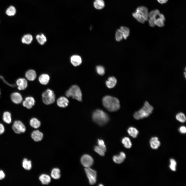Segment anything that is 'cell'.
I'll list each match as a JSON object with an SVG mask.
<instances>
[{"instance_id":"6da1fadb","label":"cell","mask_w":186,"mask_h":186,"mask_svg":"<svg viewBox=\"0 0 186 186\" xmlns=\"http://www.w3.org/2000/svg\"><path fill=\"white\" fill-rule=\"evenodd\" d=\"M104 107L109 111L113 112L118 110L120 107L119 100L117 98L110 96H106L102 99Z\"/></svg>"},{"instance_id":"7a4b0ae2","label":"cell","mask_w":186,"mask_h":186,"mask_svg":"<svg viewBox=\"0 0 186 186\" xmlns=\"http://www.w3.org/2000/svg\"><path fill=\"white\" fill-rule=\"evenodd\" d=\"M153 107L147 101H145L142 107L136 112L134 115L135 119L139 120L148 117L152 112Z\"/></svg>"},{"instance_id":"3957f363","label":"cell","mask_w":186,"mask_h":186,"mask_svg":"<svg viewBox=\"0 0 186 186\" xmlns=\"http://www.w3.org/2000/svg\"><path fill=\"white\" fill-rule=\"evenodd\" d=\"M92 118L94 121L99 125L102 126L107 123L109 120L107 114L102 110H97L93 113Z\"/></svg>"},{"instance_id":"277c9868","label":"cell","mask_w":186,"mask_h":186,"mask_svg":"<svg viewBox=\"0 0 186 186\" xmlns=\"http://www.w3.org/2000/svg\"><path fill=\"white\" fill-rule=\"evenodd\" d=\"M67 97H72L79 101L82 100V95L79 87L77 85H74L72 86L65 93Z\"/></svg>"},{"instance_id":"5b68a950","label":"cell","mask_w":186,"mask_h":186,"mask_svg":"<svg viewBox=\"0 0 186 186\" xmlns=\"http://www.w3.org/2000/svg\"><path fill=\"white\" fill-rule=\"evenodd\" d=\"M42 101L45 104L49 105L53 103L55 100V95L53 91L48 89L42 94Z\"/></svg>"},{"instance_id":"8992f818","label":"cell","mask_w":186,"mask_h":186,"mask_svg":"<svg viewBox=\"0 0 186 186\" xmlns=\"http://www.w3.org/2000/svg\"><path fill=\"white\" fill-rule=\"evenodd\" d=\"M12 128L14 132L18 134L24 133L26 130L25 125L21 121L19 120H16L14 122Z\"/></svg>"},{"instance_id":"52a82bcc","label":"cell","mask_w":186,"mask_h":186,"mask_svg":"<svg viewBox=\"0 0 186 186\" xmlns=\"http://www.w3.org/2000/svg\"><path fill=\"white\" fill-rule=\"evenodd\" d=\"M85 172L91 185L95 184L96 182L97 172L90 167L85 168Z\"/></svg>"},{"instance_id":"ba28073f","label":"cell","mask_w":186,"mask_h":186,"mask_svg":"<svg viewBox=\"0 0 186 186\" xmlns=\"http://www.w3.org/2000/svg\"><path fill=\"white\" fill-rule=\"evenodd\" d=\"M81 161L82 165L86 168L90 167L92 165L93 160L92 158L88 154H84L81 157Z\"/></svg>"},{"instance_id":"9c48e42d","label":"cell","mask_w":186,"mask_h":186,"mask_svg":"<svg viewBox=\"0 0 186 186\" xmlns=\"http://www.w3.org/2000/svg\"><path fill=\"white\" fill-rule=\"evenodd\" d=\"M18 89L20 90H24L27 87L28 82L26 79L20 78L17 80L16 82Z\"/></svg>"},{"instance_id":"30bf717a","label":"cell","mask_w":186,"mask_h":186,"mask_svg":"<svg viewBox=\"0 0 186 186\" xmlns=\"http://www.w3.org/2000/svg\"><path fill=\"white\" fill-rule=\"evenodd\" d=\"M35 103V100L33 97L28 96L26 97L22 102V105L24 107L30 109L34 105Z\"/></svg>"},{"instance_id":"8fae6325","label":"cell","mask_w":186,"mask_h":186,"mask_svg":"<svg viewBox=\"0 0 186 186\" xmlns=\"http://www.w3.org/2000/svg\"><path fill=\"white\" fill-rule=\"evenodd\" d=\"M10 98L12 101L16 104H19L22 102V96L20 93L18 92H14L12 93Z\"/></svg>"},{"instance_id":"7c38bea8","label":"cell","mask_w":186,"mask_h":186,"mask_svg":"<svg viewBox=\"0 0 186 186\" xmlns=\"http://www.w3.org/2000/svg\"><path fill=\"white\" fill-rule=\"evenodd\" d=\"M136 11L141 14L146 21L148 20L149 12L147 7L144 6H139L137 8Z\"/></svg>"},{"instance_id":"4fadbf2b","label":"cell","mask_w":186,"mask_h":186,"mask_svg":"<svg viewBox=\"0 0 186 186\" xmlns=\"http://www.w3.org/2000/svg\"><path fill=\"white\" fill-rule=\"evenodd\" d=\"M57 105L59 107L65 108L68 106L69 101L66 97L61 96L57 99Z\"/></svg>"},{"instance_id":"5bb4252c","label":"cell","mask_w":186,"mask_h":186,"mask_svg":"<svg viewBox=\"0 0 186 186\" xmlns=\"http://www.w3.org/2000/svg\"><path fill=\"white\" fill-rule=\"evenodd\" d=\"M32 138L35 142H38L42 140L43 134L38 130L34 131L31 135Z\"/></svg>"},{"instance_id":"9a60e30c","label":"cell","mask_w":186,"mask_h":186,"mask_svg":"<svg viewBox=\"0 0 186 186\" xmlns=\"http://www.w3.org/2000/svg\"><path fill=\"white\" fill-rule=\"evenodd\" d=\"M126 158V154L123 152H121L118 155L113 156V161L116 163L120 164L122 163Z\"/></svg>"},{"instance_id":"2e32d148","label":"cell","mask_w":186,"mask_h":186,"mask_svg":"<svg viewBox=\"0 0 186 186\" xmlns=\"http://www.w3.org/2000/svg\"><path fill=\"white\" fill-rule=\"evenodd\" d=\"M70 61L72 64L75 66L79 65L82 62L81 57L77 55L72 56L71 58Z\"/></svg>"},{"instance_id":"e0dca14e","label":"cell","mask_w":186,"mask_h":186,"mask_svg":"<svg viewBox=\"0 0 186 186\" xmlns=\"http://www.w3.org/2000/svg\"><path fill=\"white\" fill-rule=\"evenodd\" d=\"M150 143L151 148L154 149H157L160 145V143L157 137H152L150 140Z\"/></svg>"},{"instance_id":"ac0fdd59","label":"cell","mask_w":186,"mask_h":186,"mask_svg":"<svg viewBox=\"0 0 186 186\" xmlns=\"http://www.w3.org/2000/svg\"><path fill=\"white\" fill-rule=\"evenodd\" d=\"M25 76L26 79L30 81H33L36 78V74L35 71L33 69H30L26 73Z\"/></svg>"},{"instance_id":"d6986e66","label":"cell","mask_w":186,"mask_h":186,"mask_svg":"<svg viewBox=\"0 0 186 186\" xmlns=\"http://www.w3.org/2000/svg\"><path fill=\"white\" fill-rule=\"evenodd\" d=\"M117 83L116 79L114 76H111L109 77L106 81V84L108 88H112L115 87Z\"/></svg>"},{"instance_id":"ffe728a7","label":"cell","mask_w":186,"mask_h":186,"mask_svg":"<svg viewBox=\"0 0 186 186\" xmlns=\"http://www.w3.org/2000/svg\"><path fill=\"white\" fill-rule=\"evenodd\" d=\"M50 79V77L48 75L46 74H43L41 75L39 77L38 80L41 84L45 85L48 83Z\"/></svg>"},{"instance_id":"44dd1931","label":"cell","mask_w":186,"mask_h":186,"mask_svg":"<svg viewBox=\"0 0 186 186\" xmlns=\"http://www.w3.org/2000/svg\"><path fill=\"white\" fill-rule=\"evenodd\" d=\"M3 121L8 124L12 122L11 114L9 111H6L4 112L2 116Z\"/></svg>"},{"instance_id":"7402d4cb","label":"cell","mask_w":186,"mask_h":186,"mask_svg":"<svg viewBox=\"0 0 186 186\" xmlns=\"http://www.w3.org/2000/svg\"><path fill=\"white\" fill-rule=\"evenodd\" d=\"M33 40V36L29 34H26L24 35L21 40V42L23 43L27 44H30Z\"/></svg>"},{"instance_id":"603a6c76","label":"cell","mask_w":186,"mask_h":186,"mask_svg":"<svg viewBox=\"0 0 186 186\" xmlns=\"http://www.w3.org/2000/svg\"><path fill=\"white\" fill-rule=\"evenodd\" d=\"M39 179L43 184H48L51 181L50 177L45 174L41 175L40 176Z\"/></svg>"},{"instance_id":"cb8c5ba5","label":"cell","mask_w":186,"mask_h":186,"mask_svg":"<svg viewBox=\"0 0 186 186\" xmlns=\"http://www.w3.org/2000/svg\"><path fill=\"white\" fill-rule=\"evenodd\" d=\"M132 16L134 18L140 23L143 24L146 21L143 16L136 11L132 13Z\"/></svg>"},{"instance_id":"d4e9b609","label":"cell","mask_w":186,"mask_h":186,"mask_svg":"<svg viewBox=\"0 0 186 186\" xmlns=\"http://www.w3.org/2000/svg\"><path fill=\"white\" fill-rule=\"evenodd\" d=\"M95 8L98 10H101L104 7L105 3L103 0H95L93 3Z\"/></svg>"},{"instance_id":"484cf974","label":"cell","mask_w":186,"mask_h":186,"mask_svg":"<svg viewBox=\"0 0 186 186\" xmlns=\"http://www.w3.org/2000/svg\"><path fill=\"white\" fill-rule=\"evenodd\" d=\"M22 166L25 169L27 170H30L32 167L31 161L30 160H28L27 159L25 158L22 160Z\"/></svg>"},{"instance_id":"4316f807","label":"cell","mask_w":186,"mask_h":186,"mask_svg":"<svg viewBox=\"0 0 186 186\" xmlns=\"http://www.w3.org/2000/svg\"><path fill=\"white\" fill-rule=\"evenodd\" d=\"M29 123L30 126L34 128H37L40 126V122L37 118H33L30 120Z\"/></svg>"},{"instance_id":"83f0119b","label":"cell","mask_w":186,"mask_h":186,"mask_svg":"<svg viewBox=\"0 0 186 186\" xmlns=\"http://www.w3.org/2000/svg\"><path fill=\"white\" fill-rule=\"evenodd\" d=\"M127 132L133 138L136 137L139 133L138 130L133 127L129 128L127 130Z\"/></svg>"},{"instance_id":"f1b7e54d","label":"cell","mask_w":186,"mask_h":186,"mask_svg":"<svg viewBox=\"0 0 186 186\" xmlns=\"http://www.w3.org/2000/svg\"><path fill=\"white\" fill-rule=\"evenodd\" d=\"M119 29L122 33L123 38L126 39L129 35L130 32L129 29L128 27L124 26L121 27Z\"/></svg>"},{"instance_id":"f546056e","label":"cell","mask_w":186,"mask_h":186,"mask_svg":"<svg viewBox=\"0 0 186 186\" xmlns=\"http://www.w3.org/2000/svg\"><path fill=\"white\" fill-rule=\"evenodd\" d=\"M51 175L53 179H58L60 177V171L58 168H54L51 172Z\"/></svg>"},{"instance_id":"4dcf8cb0","label":"cell","mask_w":186,"mask_h":186,"mask_svg":"<svg viewBox=\"0 0 186 186\" xmlns=\"http://www.w3.org/2000/svg\"><path fill=\"white\" fill-rule=\"evenodd\" d=\"M36 38L38 43L41 45H43L47 41L46 37L42 34L37 35Z\"/></svg>"},{"instance_id":"1f68e13d","label":"cell","mask_w":186,"mask_h":186,"mask_svg":"<svg viewBox=\"0 0 186 186\" xmlns=\"http://www.w3.org/2000/svg\"><path fill=\"white\" fill-rule=\"evenodd\" d=\"M122 142L124 146L126 148H130L132 145V144L129 138L127 137H125L122 140Z\"/></svg>"},{"instance_id":"d6a6232c","label":"cell","mask_w":186,"mask_h":186,"mask_svg":"<svg viewBox=\"0 0 186 186\" xmlns=\"http://www.w3.org/2000/svg\"><path fill=\"white\" fill-rule=\"evenodd\" d=\"M176 118L177 120L181 123H184L186 121L185 116L182 112H179L177 113L176 115Z\"/></svg>"},{"instance_id":"836d02e7","label":"cell","mask_w":186,"mask_h":186,"mask_svg":"<svg viewBox=\"0 0 186 186\" xmlns=\"http://www.w3.org/2000/svg\"><path fill=\"white\" fill-rule=\"evenodd\" d=\"M16 12V10L13 6H10L6 10V13L8 16H14Z\"/></svg>"},{"instance_id":"e575fe53","label":"cell","mask_w":186,"mask_h":186,"mask_svg":"<svg viewBox=\"0 0 186 186\" xmlns=\"http://www.w3.org/2000/svg\"><path fill=\"white\" fill-rule=\"evenodd\" d=\"M160 13L158 9L152 10L149 12L148 18H151L156 19Z\"/></svg>"},{"instance_id":"d590c367","label":"cell","mask_w":186,"mask_h":186,"mask_svg":"<svg viewBox=\"0 0 186 186\" xmlns=\"http://www.w3.org/2000/svg\"><path fill=\"white\" fill-rule=\"evenodd\" d=\"M165 21L158 17V16L155 20V26L159 27H162L164 26Z\"/></svg>"},{"instance_id":"8d00e7d4","label":"cell","mask_w":186,"mask_h":186,"mask_svg":"<svg viewBox=\"0 0 186 186\" xmlns=\"http://www.w3.org/2000/svg\"><path fill=\"white\" fill-rule=\"evenodd\" d=\"M94 150L95 151L101 156H104L105 152L98 146H95L94 147Z\"/></svg>"},{"instance_id":"74e56055","label":"cell","mask_w":186,"mask_h":186,"mask_svg":"<svg viewBox=\"0 0 186 186\" xmlns=\"http://www.w3.org/2000/svg\"><path fill=\"white\" fill-rule=\"evenodd\" d=\"M115 38L118 41H120L123 38L122 34L120 29H118L116 31Z\"/></svg>"},{"instance_id":"f35d334b","label":"cell","mask_w":186,"mask_h":186,"mask_svg":"<svg viewBox=\"0 0 186 186\" xmlns=\"http://www.w3.org/2000/svg\"><path fill=\"white\" fill-rule=\"evenodd\" d=\"M170 164L169 167L170 169L173 171H176V161L173 159H171L170 160Z\"/></svg>"},{"instance_id":"ab89813d","label":"cell","mask_w":186,"mask_h":186,"mask_svg":"<svg viewBox=\"0 0 186 186\" xmlns=\"http://www.w3.org/2000/svg\"><path fill=\"white\" fill-rule=\"evenodd\" d=\"M96 70L97 73L100 75H102L104 74L105 73L104 67L101 66H98L96 67Z\"/></svg>"},{"instance_id":"60d3db41","label":"cell","mask_w":186,"mask_h":186,"mask_svg":"<svg viewBox=\"0 0 186 186\" xmlns=\"http://www.w3.org/2000/svg\"><path fill=\"white\" fill-rule=\"evenodd\" d=\"M98 146L103 149L106 152V146L104 141L102 140L98 139Z\"/></svg>"},{"instance_id":"b9f144b4","label":"cell","mask_w":186,"mask_h":186,"mask_svg":"<svg viewBox=\"0 0 186 186\" xmlns=\"http://www.w3.org/2000/svg\"><path fill=\"white\" fill-rule=\"evenodd\" d=\"M155 20L154 19L151 18H148V21L149 25L150 27H154L155 26Z\"/></svg>"},{"instance_id":"7bdbcfd3","label":"cell","mask_w":186,"mask_h":186,"mask_svg":"<svg viewBox=\"0 0 186 186\" xmlns=\"http://www.w3.org/2000/svg\"><path fill=\"white\" fill-rule=\"evenodd\" d=\"M179 130L182 134H185L186 132V128L184 126H182L179 128Z\"/></svg>"},{"instance_id":"ee69618b","label":"cell","mask_w":186,"mask_h":186,"mask_svg":"<svg viewBox=\"0 0 186 186\" xmlns=\"http://www.w3.org/2000/svg\"><path fill=\"white\" fill-rule=\"evenodd\" d=\"M5 129L3 124L0 123V135L2 134L4 132Z\"/></svg>"},{"instance_id":"f6af8a7d","label":"cell","mask_w":186,"mask_h":186,"mask_svg":"<svg viewBox=\"0 0 186 186\" xmlns=\"http://www.w3.org/2000/svg\"><path fill=\"white\" fill-rule=\"evenodd\" d=\"M0 78L3 81V82L5 83L6 84L8 85L9 86H11V87H15L16 86L14 84H11L8 83L4 79V78L2 76L0 75Z\"/></svg>"},{"instance_id":"bcb514c9","label":"cell","mask_w":186,"mask_h":186,"mask_svg":"<svg viewBox=\"0 0 186 186\" xmlns=\"http://www.w3.org/2000/svg\"><path fill=\"white\" fill-rule=\"evenodd\" d=\"M5 177V175L3 172L2 170H0V180L4 179Z\"/></svg>"},{"instance_id":"7dc6e473","label":"cell","mask_w":186,"mask_h":186,"mask_svg":"<svg viewBox=\"0 0 186 186\" xmlns=\"http://www.w3.org/2000/svg\"><path fill=\"white\" fill-rule=\"evenodd\" d=\"M157 1L160 4H163L167 2L168 0H157Z\"/></svg>"},{"instance_id":"c3c4849f","label":"cell","mask_w":186,"mask_h":186,"mask_svg":"<svg viewBox=\"0 0 186 186\" xmlns=\"http://www.w3.org/2000/svg\"><path fill=\"white\" fill-rule=\"evenodd\" d=\"M184 73H184V74L185 75V78H186V73H185V72Z\"/></svg>"},{"instance_id":"681fc988","label":"cell","mask_w":186,"mask_h":186,"mask_svg":"<svg viewBox=\"0 0 186 186\" xmlns=\"http://www.w3.org/2000/svg\"><path fill=\"white\" fill-rule=\"evenodd\" d=\"M0 94H1V91H0Z\"/></svg>"}]
</instances>
